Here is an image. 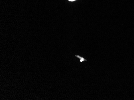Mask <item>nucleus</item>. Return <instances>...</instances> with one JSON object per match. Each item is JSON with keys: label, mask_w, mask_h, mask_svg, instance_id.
Returning <instances> with one entry per match:
<instances>
[{"label": "nucleus", "mask_w": 134, "mask_h": 100, "mask_svg": "<svg viewBox=\"0 0 134 100\" xmlns=\"http://www.w3.org/2000/svg\"><path fill=\"white\" fill-rule=\"evenodd\" d=\"M69 1H70V2H74V1H76L77 0H68Z\"/></svg>", "instance_id": "2"}, {"label": "nucleus", "mask_w": 134, "mask_h": 100, "mask_svg": "<svg viewBox=\"0 0 134 100\" xmlns=\"http://www.w3.org/2000/svg\"><path fill=\"white\" fill-rule=\"evenodd\" d=\"M76 57L77 58H79V59H80V62H85V61H87V60L85 59L84 58L80 56H78V55H76Z\"/></svg>", "instance_id": "1"}]
</instances>
